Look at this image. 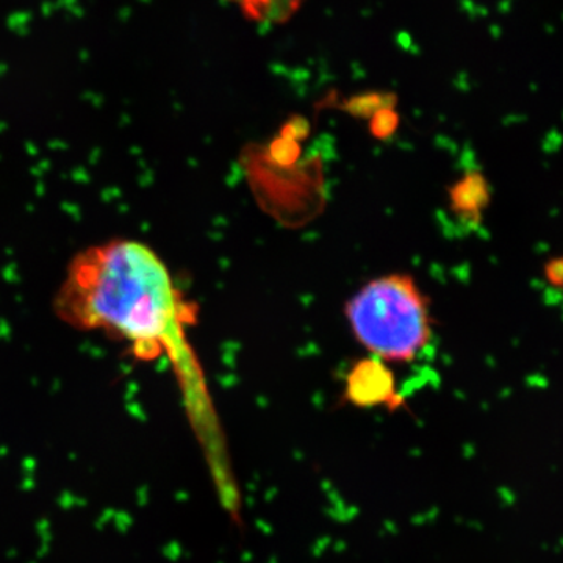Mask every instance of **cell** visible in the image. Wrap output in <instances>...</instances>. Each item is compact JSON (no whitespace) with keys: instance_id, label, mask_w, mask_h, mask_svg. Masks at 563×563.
Listing matches in <instances>:
<instances>
[{"instance_id":"7a4b0ae2","label":"cell","mask_w":563,"mask_h":563,"mask_svg":"<svg viewBox=\"0 0 563 563\" xmlns=\"http://www.w3.org/2000/svg\"><path fill=\"white\" fill-rule=\"evenodd\" d=\"M352 332L385 361L410 362L431 340L428 302L409 276L369 282L347 307Z\"/></svg>"},{"instance_id":"3957f363","label":"cell","mask_w":563,"mask_h":563,"mask_svg":"<svg viewBox=\"0 0 563 563\" xmlns=\"http://www.w3.org/2000/svg\"><path fill=\"white\" fill-rule=\"evenodd\" d=\"M250 20L262 24H282L301 9L302 0H232Z\"/></svg>"},{"instance_id":"6da1fadb","label":"cell","mask_w":563,"mask_h":563,"mask_svg":"<svg viewBox=\"0 0 563 563\" xmlns=\"http://www.w3.org/2000/svg\"><path fill=\"white\" fill-rule=\"evenodd\" d=\"M63 322L128 344L141 361L168 357L188 384L196 374L185 325L187 303L147 244L113 239L76 254L55 296Z\"/></svg>"}]
</instances>
